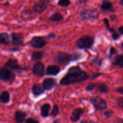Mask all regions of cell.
<instances>
[{"mask_svg": "<svg viewBox=\"0 0 123 123\" xmlns=\"http://www.w3.org/2000/svg\"><path fill=\"white\" fill-rule=\"evenodd\" d=\"M89 78V75L85 71L79 67H73L69 68L67 74L60 80L62 86H68L75 83L85 81Z\"/></svg>", "mask_w": 123, "mask_h": 123, "instance_id": "6da1fadb", "label": "cell"}, {"mask_svg": "<svg viewBox=\"0 0 123 123\" xmlns=\"http://www.w3.org/2000/svg\"><path fill=\"white\" fill-rule=\"evenodd\" d=\"M80 55L78 54H69L65 52H59L54 57L55 63L59 65H65L71 60H75L80 59Z\"/></svg>", "mask_w": 123, "mask_h": 123, "instance_id": "7a4b0ae2", "label": "cell"}, {"mask_svg": "<svg viewBox=\"0 0 123 123\" xmlns=\"http://www.w3.org/2000/svg\"><path fill=\"white\" fill-rule=\"evenodd\" d=\"M94 45V39L89 36H83L77 41L76 45L80 49H89Z\"/></svg>", "mask_w": 123, "mask_h": 123, "instance_id": "3957f363", "label": "cell"}, {"mask_svg": "<svg viewBox=\"0 0 123 123\" xmlns=\"http://www.w3.org/2000/svg\"><path fill=\"white\" fill-rule=\"evenodd\" d=\"M80 15L83 19H96L98 18L99 12L95 9H86L81 12Z\"/></svg>", "mask_w": 123, "mask_h": 123, "instance_id": "277c9868", "label": "cell"}, {"mask_svg": "<svg viewBox=\"0 0 123 123\" xmlns=\"http://www.w3.org/2000/svg\"><path fill=\"white\" fill-rule=\"evenodd\" d=\"M15 75L11 70L7 68L0 69V79L4 81H13Z\"/></svg>", "mask_w": 123, "mask_h": 123, "instance_id": "5b68a950", "label": "cell"}, {"mask_svg": "<svg viewBox=\"0 0 123 123\" xmlns=\"http://www.w3.org/2000/svg\"><path fill=\"white\" fill-rule=\"evenodd\" d=\"M91 101L97 110L103 111L106 109L107 107L106 101L100 97H95L92 98H91Z\"/></svg>", "mask_w": 123, "mask_h": 123, "instance_id": "8992f818", "label": "cell"}, {"mask_svg": "<svg viewBox=\"0 0 123 123\" xmlns=\"http://www.w3.org/2000/svg\"><path fill=\"white\" fill-rule=\"evenodd\" d=\"M47 41L45 37L35 36L30 41V45L35 48H42L47 45Z\"/></svg>", "mask_w": 123, "mask_h": 123, "instance_id": "52a82bcc", "label": "cell"}, {"mask_svg": "<svg viewBox=\"0 0 123 123\" xmlns=\"http://www.w3.org/2000/svg\"><path fill=\"white\" fill-rule=\"evenodd\" d=\"M45 67L41 62H37L33 68V74L36 76L42 77L44 74Z\"/></svg>", "mask_w": 123, "mask_h": 123, "instance_id": "ba28073f", "label": "cell"}, {"mask_svg": "<svg viewBox=\"0 0 123 123\" xmlns=\"http://www.w3.org/2000/svg\"><path fill=\"white\" fill-rule=\"evenodd\" d=\"M12 44L15 46H21L24 44V37L22 35L16 33L11 34Z\"/></svg>", "mask_w": 123, "mask_h": 123, "instance_id": "9c48e42d", "label": "cell"}, {"mask_svg": "<svg viewBox=\"0 0 123 123\" xmlns=\"http://www.w3.org/2000/svg\"><path fill=\"white\" fill-rule=\"evenodd\" d=\"M55 85H56V81H55V79H53V78H47L43 80L42 86L45 90L49 91V90L52 89Z\"/></svg>", "mask_w": 123, "mask_h": 123, "instance_id": "30bf717a", "label": "cell"}, {"mask_svg": "<svg viewBox=\"0 0 123 123\" xmlns=\"http://www.w3.org/2000/svg\"><path fill=\"white\" fill-rule=\"evenodd\" d=\"M5 66L14 70H23V68H21V66L19 65L18 60H16V59H9L5 64Z\"/></svg>", "mask_w": 123, "mask_h": 123, "instance_id": "8fae6325", "label": "cell"}, {"mask_svg": "<svg viewBox=\"0 0 123 123\" xmlns=\"http://www.w3.org/2000/svg\"><path fill=\"white\" fill-rule=\"evenodd\" d=\"M83 114V111L80 108L75 109L71 115L70 119L72 122H77L80 119L82 115Z\"/></svg>", "mask_w": 123, "mask_h": 123, "instance_id": "7c38bea8", "label": "cell"}, {"mask_svg": "<svg viewBox=\"0 0 123 123\" xmlns=\"http://www.w3.org/2000/svg\"><path fill=\"white\" fill-rule=\"evenodd\" d=\"M60 69L59 67L55 65H49L46 69V75H56L60 73Z\"/></svg>", "mask_w": 123, "mask_h": 123, "instance_id": "4fadbf2b", "label": "cell"}, {"mask_svg": "<svg viewBox=\"0 0 123 123\" xmlns=\"http://www.w3.org/2000/svg\"><path fill=\"white\" fill-rule=\"evenodd\" d=\"M47 4L43 1H41L39 2H37L34 5L33 10L36 12L42 13V12L45 11L47 9Z\"/></svg>", "mask_w": 123, "mask_h": 123, "instance_id": "5bb4252c", "label": "cell"}, {"mask_svg": "<svg viewBox=\"0 0 123 123\" xmlns=\"http://www.w3.org/2000/svg\"><path fill=\"white\" fill-rule=\"evenodd\" d=\"M26 118V113L22 111H18L15 113V119L17 123H22Z\"/></svg>", "mask_w": 123, "mask_h": 123, "instance_id": "9a60e30c", "label": "cell"}, {"mask_svg": "<svg viewBox=\"0 0 123 123\" xmlns=\"http://www.w3.org/2000/svg\"><path fill=\"white\" fill-rule=\"evenodd\" d=\"M44 88L41 85H34L32 87V93L35 96H39L44 92Z\"/></svg>", "mask_w": 123, "mask_h": 123, "instance_id": "2e32d148", "label": "cell"}, {"mask_svg": "<svg viewBox=\"0 0 123 123\" xmlns=\"http://www.w3.org/2000/svg\"><path fill=\"white\" fill-rule=\"evenodd\" d=\"M51 106L49 104H45L41 107V115L45 118L49 116V112L50 111Z\"/></svg>", "mask_w": 123, "mask_h": 123, "instance_id": "e0dca14e", "label": "cell"}, {"mask_svg": "<svg viewBox=\"0 0 123 123\" xmlns=\"http://www.w3.org/2000/svg\"><path fill=\"white\" fill-rule=\"evenodd\" d=\"M10 95L7 91H4L0 95V102L4 104H7L10 101Z\"/></svg>", "mask_w": 123, "mask_h": 123, "instance_id": "ac0fdd59", "label": "cell"}, {"mask_svg": "<svg viewBox=\"0 0 123 123\" xmlns=\"http://www.w3.org/2000/svg\"><path fill=\"white\" fill-rule=\"evenodd\" d=\"M100 8L103 11H110L113 8V4H112V3L111 1H107V0H105V1H103Z\"/></svg>", "mask_w": 123, "mask_h": 123, "instance_id": "d6986e66", "label": "cell"}, {"mask_svg": "<svg viewBox=\"0 0 123 123\" xmlns=\"http://www.w3.org/2000/svg\"><path fill=\"white\" fill-rule=\"evenodd\" d=\"M10 42V37L7 33L0 34V44L8 45Z\"/></svg>", "mask_w": 123, "mask_h": 123, "instance_id": "ffe728a7", "label": "cell"}, {"mask_svg": "<svg viewBox=\"0 0 123 123\" xmlns=\"http://www.w3.org/2000/svg\"><path fill=\"white\" fill-rule=\"evenodd\" d=\"M114 65L123 68V55H118L114 58L113 60Z\"/></svg>", "mask_w": 123, "mask_h": 123, "instance_id": "44dd1931", "label": "cell"}, {"mask_svg": "<svg viewBox=\"0 0 123 123\" xmlns=\"http://www.w3.org/2000/svg\"><path fill=\"white\" fill-rule=\"evenodd\" d=\"M43 53L42 51H34L31 54V60L33 61H38L43 57Z\"/></svg>", "mask_w": 123, "mask_h": 123, "instance_id": "7402d4cb", "label": "cell"}, {"mask_svg": "<svg viewBox=\"0 0 123 123\" xmlns=\"http://www.w3.org/2000/svg\"><path fill=\"white\" fill-rule=\"evenodd\" d=\"M63 19V15H61L59 13H55L53 14L50 18H49V20L54 22H59V21H62Z\"/></svg>", "mask_w": 123, "mask_h": 123, "instance_id": "603a6c76", "label": "cell"}, {"mask_svg": "<svg viewBox=\"0 0 123 123\" xmlns=\"http://www.w3.org/2000/svg\"><path fill=\"white\" fill-rule=\"evenodd\" d=\"M98 89L102 93H107L109 91V87L105 83H101L98 85Z\"/></svg>", "mask_w": 123, "mask_h": 123, "instance_id": "cb8c5ba5", "label": "cell"}, {"mask_svg": "<svg viewBox=\"0 0 123 123\" xmlns=\"http://www.w3.org/2000/svg\"><path fill=\"white\" fill-rule=\"evenodd\" d=\"M70 4L69 0H59L58 5L61 7H67Z\"/></svg>", "mask_w": 123, "mask_h": 123, "instance_id": "d4e9b609", "label": "cell"}, {"mask_svg": "<svg viewBox=\"0 0 123 123\" xmlns=\"http://www.w3.org/2000/svg\"><path fill=\"white\" fill-rule=\"evenodd\" d=\"M59 113V109L57 105H54V107H53V110H52L51 113V115L53 117H55Z\"/></svg>", "mask_w": 123, "mask_h": 123, "instance_id": "484cf974", "label": "cell"}, {"mask_svg": "<svg viewBox=\"0 0 123 123\" xmlns=\"http://www.w3.org/2000/svg\"><path fill=\"white\" fill-rule=\"evenodd\" d=\"M103 22L104 23H105V25H106V28H107V29L109 30V31L111 33H114L115 31V30L114 29H113V28H111V27H110L109 25V20L107 19L106 18H105L103 19Z\"/></svg>", "mask_w": 123, "mask_h": 123, "instance_id": "4316f807", "label": "cell"}, {"mask_svg": "<svg viewBox=\"0 0 123 123\" xmlns=\"http://www.w3.org/2000/svg\"><path fill=\"white\" fill-rule=\"evenodd\" d=\"M97 85L96 84H91V85H89L88 86H87V87H86V90L87 91H92V90H94V89L96 87Z\"/></svg>", "mask_w": 123, "mask_h": 123, "instance_id": "83f0119b", "label": "cell"}, {"mask_svg": "<svg viewBox=\"0 0 123 123\" xmlns=\"http://www.w3.org/2000/svg\"><path fill=\"white\" fill-rule=\"evenodd\" d=\"M105 117H107V118H109V117H111L113 115V112L112 111H107L105 112Z\"/></svg>", "mask_w": 123, "mask_h": 123, "instance_id": "f1b7e54d", "label": "cell"}, {"mask_svg": "<svg viewBox=\"0 0 123 123\" xmlns=\"http://www.w3.org/2000/svg\"><path fill=\"white\" fill-rule=\"evenodd\" d=\"M117 102H118V105H119V106L123 108V97L118 98Z\"/></svg>", "mask_w": 123, "mask_h": 123, "instance_id": "f546056e", "label": "cell"}, {"mask_svg": "<svg viewBox=\"0 0 123 123\" xmlns=\"http://www.w3.org/2000/svg\"><path fill=\"white\" fill-rule=\"evenodd\" d=\"M25 123H39V122L32 118H28L26 120Z\"/></svg>", "mask_w": 123, "mask_h": 123, "instance_id": "4dcf8cb0", "label": "cell"}, {"mask_svg": "<svg viewBox=\"0 0 123 123\" xmlns=\"http://www.w3.org/2000/svg\"><path fill=\"white\" fill-rule=\"evenodd\" d=\"M116 53H117L116 49H115L114 48H113V47H112V48H111V49H110V55H109L110 57H112Z\"/></svg>", "mask_w": 123, "mask_h": 123, "instance_id": "1f68e13d", "label": "cell"}, {"mask_svg": "<svg viewBox=\"0 0 123 123\" xmlns=\"http://www.w3.org/2000/svg\"><path fill=\"white\" fill-rule=\"evenodd\" d=\"M119 35H118V33H117L116 31H115L114 33H113L112 34V39H113V40H117L118 39V38H119Z\"/></svg>", "mask_w": 123, "mask_h": 123, "instance_id": "d6a6232c", "label": "cell"}, {"mask_svg": "<svg viewBox=\"0 0 123 123\" xmlns=\"http://www.w3.org/2000/svg\"><path fill=\"white\" fill-rule=\"evenodd\" d=\"M55 37V34L54 33H51L49 34V35H48V36H47V39H53Z\"/></svg>", "mask_w": 123, "mask_h": 123, "instance_id": "836d02e7", "label": "cell"}, {"mask_svg": "<svg viewBox=\"0 0 123 123\" xmlns=\"http://www.w3.org/2000/svg\"><path fill=\"white\" fill-rule=\"evenodd\" d=\"M117 91L118 92H119V93H120V94H123V87H119V88L117 89Z\"/></svg>", "mask_w": 123, "mask_h": 123, "instance_id": "e575fe53", "label": "cell"}, {"mask_svg": "<svg viewBox=\"0 0 123 123\" xmlns=\"http://www.w3.org/2000/svg\"><path fill=\"white\" fill-rule=\"evenodd\" d=\"M118 31H119V32L121 34L123 35V26L119 27V28H118Z\"/></svg>", "mask_w": 123, "mask_h": 123, "instance_id": "d590c367", "label": "cell"}, {"mask_svg": "<svg viewBox=\"0 0 123 123\" xmlns=\"http://www.w3.org/2000/svg\"><path fill=\"white\" fill-rule=\"evenodd\" d=\"M116 16L115 15H112V16H111V20H113L114 19H115Z\"/></svg>", "mask_w": 123, "mask_h": 123, "instance_id": "8d00e7d4", "label": "cell"}, {"mask_svg": "<svg viewBox=\"0 0 123 123\" xmlns=\"http://www.w3.org/2000/svg\"><path fill=\"white\" fill-rule=\"evenodd\" d=\"M120 4H121L122 6H123V0H121V1H120Z\"/></svg>", "mask_w": 123, "mask_h": 123, "instance_id": "74e56055", "label": "cell"}, {"mask_svg": "<svg viewBox=\"0 0 123 123\" xmlns=\"http://www.w3.org/2000/svg\"><path fill=\"white\" fill-rule=\"evenodd\" d=\"M81 123H86V121L85 120H83L81 122Z\"/></svg>", "mask_w": 123, "mask_h": 123, "instance_id": "f35d334b", "label": "cell"}, {"mask_svg": "<svg viewBox=\"0 0 123 123\" xmlns=\"http://www.w3.org/2000/svg\"><path fill=\"white\" fill-rule=\"evenodd\" d=\"M54 123H58V122H57V121H55Z\"/></svg>", "mask_w": 123, "mask_h": 123, "instance_id": "ab89813d", "label": "cell"}, {"mask_svg": "<svg viewBox=\"0 0 123 123\" xmlns=\"http://www.w3.org/2000/svg\"><path fill=\"white\" fill-rule=\"evenodd\" d=\"M122 47H123V44H122Z\"/></svg>", "mask_w": 123, "mask_h": 123, "instance_id": "60d3db41", "label": "cell"}]
</instances>
